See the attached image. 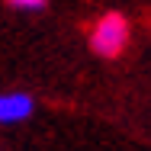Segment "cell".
<instances>
[{
    "instance_id": "2",
    "label": "cell",
    "mask_w": 151,
    "mask_h": 151,
    "mask_svg": "<svg viewBox=\"0 0 151 151\" xmlns=\"http://www.w3.org/2000/svg\"><path fill=\"white\" fill-rule=\"evenodd\" d=\"M32 116L29 93H0V122H19Z\"/></svg>"
},
{
    "instance_id": "3",
    "label": "cell",
    "mask_w": 151,
    "mask_h": 151,
    "mask_svg": "<svg viewBox=\"0 0 151 151\" xmlns=\"http://www.w3.org/2000/svg\"><path fill=\"white\" fill-rule=\"evenodd\" d=\"M13 10H26V13H32V10H42L48 0H6Z\"/></svg>"
},
{
    "instance_id": "1",
    "label": "cell",
    "mask_w": 151,
    "mask_h": 151,
    "mask_svg": "<svg viewBox=\"0 0 151 151\" xmlns=\"http://www.w3.org/2000/svg\"><path fill=\"white\" fill-rule=\"evenodd\" d=\"M129 35H132V29L122 13H103L90 29V48L103 58H116L129 45Z\"/></svg>"
}]
</instances>
